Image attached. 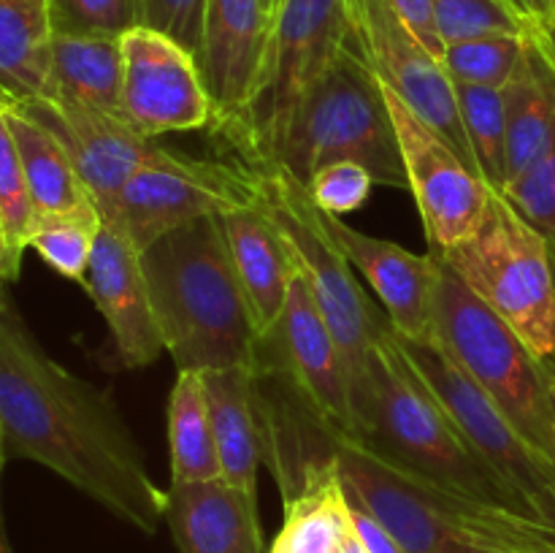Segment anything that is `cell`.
I'll return each mask as SVG.
<instances>
[{"mask_svg": "<svg viewBox=\"0 0 555 553\" xmlns=\"http://www.w3.org/2000/svg\"><path fill=\"white\" fill-rule=\"evenodd\" d=\"M0 445L5 461L47 466L144 535L166 520L168 491L112 396L47 356L9 298L0 301Z\"/></svg>", "mask_w": 555, "mask_h": 553, "instance_id": "6da1fadb", "label": "cell"}, {"mask_svg": "<svg viewBox=\"0 0 555 553\" xmlns=\"http://www.w3.org/2000/svg\"><path fill=\"white\" fill-rule=\"evenodd\" d=\"M345 491L361 502L404 553L469 548L480 553H555V526L469 499L406 470L366 437L325 432Z\"/></svg>", "mask_w": 555, "mask_h": 553, "instance_id": "7a4b0ae2", "label": "cell"}, {"mask_svg": "<svg viewBox=\"0 0 555 553\" xmlns=\"http://www.w3.org/2000/svg\"><path fill=\"white\" fill-rule=\"evenodd\" d=\"M166 352L182 369L255 366L258 329L220 217H201L141 249Z\"/></svg>", "mask_w": 555, "mask_h": 553, "instance_id": "3957f363", "label": "cell"}, {"mask_svg": "<svg viewBox=\"0 0 555 553\" xmlns=\"http://www.w3.org/2000/svg\"><path fill=\"white\" fill-rule=\"evenodd\" d=\"M352 412L358 437L372 439L406 470L469 499L542 520L466 442L431 390L401 358L390 325L369 352L366 380Z\"/></svg>", "mask_w": 555, "mask_h": 553, "instance_id": "277c9868", "label": "cell"}, {"mask_svg": "<svg viewBox=\"0 0 555 553\" xmlns=\"http://www.w3.org/2000/svg\"><path fill=\"white\" fill-rule=\"evenodd\" d=\"M350 160L385 188L410 190L385 85L345 43L298 103L271 168L307 184L328 163Z\"/></svg>", "mask_w": 555, "mask_h": 553, "instance_id": "5b68a950", "label": "cell"}, {"mask_svg": "<svg viewBox=\"0 0 555 553\" xmlns=\"http://www.w3.org/2000/svg\"><path fill=\"white\" fill-rule=\"evenodd\" d=\"M437 260L434 336L515 428L555 461L551 366L439 255Z\"/></svg>", "mask_w": 555, "mask_h": 553, "instance_id": "8992f818", "label": "cell"}, {"mask_svg": "<svg viewBox=\"0 0 555 553\" xmlns=\"http://www.w3.org/2000/svg\"><path fill=\"white\" fill-rule=\"evenodd\" d=\"M347 43L341 0H282L271 16L263 65L242 114L220 133L249 171L274 166L291 117Z\"/></svg>", "mask_w": 555, "mask_h": 553, "instance_id": "52a82bcc", "label": "cell"}, {"mask_svg": "<svg viewBox=\"0 0 555 553\" xmlns=\"http://www.w3.org/2000/svg\"><path fill=\"white\" fill-rule=\"evenodd\" d=\"M537 358H555V276L545 233L493 190L486 220L464 242L437 253Z\"/></svg>", "mask_w": 555, "mask_h": 553, "instance_id": "ba28073f", "label": "cell"}, {"mask_svg": "<svg viewBox=\"0 0 555 553\" xmlns=\"http://www.w3.org/2000/svg\"><path fill=\"white\" fill-rule=\"evenodd\" d=\"M255 177L260 184V204L291 242L314 304L334 331L336 345L345 358L350 399L356 404L366 380L369 352L390 325L388 314L379 312L366 298V291L352 274L356 271L352 263L325 231L307 184L291 177L285 168H266L255 171Z\"/></svg>", "mask_w": 555, "mask_h": 553, "instance_id": "9c48e42d", "label": "cell"}, {"mask_svg": "<svg viewBox=\"0 0 555 553\" xmlns=\"http://www.w3.org/2000/svg\"><path fill=\"white\" fill-rule=\"evenodd\" d=\"M393 342L475 453L502 475L542 520L555 526V461L551 455L534 448L515 428L491 396L439 345L437 336L404 339L393 331Z\"/></svg>", "mask_w": 555, "mask_h": 553, "instance_id": "30bf717a", "label": "cell"}, {"mask_svg": "<svg viewBox=\"0 0 555 553\" xmlns=\"http://www.w3.org/2000/svg\"><path fill=\"white\" fill-rule=\"evenodd\" d=\"M260 201V184L247 166L168 152L135 171L119 190L103 222L117 226L139 249L201 217H222Z\"/></svg>", "mask_w": 555, "mask_h": 553, "instance_id": "8fae6325", "label": "cell"}, {"mask_svg": "<svg viewBox=\"0 0 555 553\" xmlns=\"http://www.w3.org/2000/svg\"><path fill=\"white\" fill-rule=\"evenodd\" d=\"M341 9L347 22V43L361 54L374 76L417 117L439 130L475 168L455 103L453 79L444 70L442 57L417 38V33L396 14L388 0H341Z\"/></svg>", "mask_w": 555, "mask_h": 553, "instance_id": "7c38bea8", "label": "cell"}, {"mask_svg": "<svg viewBox=\"0 0 555 553\" xmlns=\"http://www.w3.org/2000/svg\"><path fill=\"white\" fill-rule=\"evenodd\" d=\"M255 366L274 374L323 432L356 434L345 358L301 269L293 276L280 320L258 342Z\"/></svg>", "mask_w": 555, "mask_h": 553, "instance_id": "4fadbf2b", "label": "cell"}, {"mask_svg": "<svg viewBox=\"0 0 555 553\" xmlns=\"http://www.w3.org/2000/svg\"><path fill=\"white\" fill-rule=\"evenodd\" d=\"M385 95L399 136L406 184L415 195L428 247L431 253H442L480 228L493 190L453 150V144L417 117L396 92L385 87Z\"/></svg>", "mask_w": 555, "mask_h": 553, "instance_id": "5bb4252c", "label": "cell"}, {"mask_svg": "<svg viewBox=\"0 0 555 553\" xmlns=\"http://www.w3.org/2000/svg\"><path fill=\"white\" fill-rule=\"evenodd\" d=\"M119 112L144 139L206 130L215 123L195 54L150 27H133L122 36Z\"/></svg>", "mask_w": 555, "mask_h": 553, "instance_id": "9a60e30c", "label": "cell"}, {"mask_svg": "<svg viewBox=\"0 0 555 553\" xmlns=\"http://www.w3.org/2000/svg\"><path fill=\"white\" fill-rule=\"evenodd\" d=\"M14 108L25 112L27 117L57 136V141L74 160L81 182L90 190L101 217L108 215L119 190L128 184L135 171L163 160L171 152L135 133L122 117H112V114L60 106V103L43 101V98L20 103Z\"/></svg>", "mask_w": 555, "mask_h": 553, "instance_id": "2e32d148", "label": "cell"}, {"mask_svg": "<svg viewBox=\"0 0 555 553\" xmlns=\"http://www.w3.org/2000/svg\"><path fill=\"white\" fill-rule=\"evenodd\" d=\"M81 287L106 320L119 363L125 369L157 363L166 345L152 307L141 249L122 228L103 222Z\"/></svg>", "mask_w": 555, "mask_h": 553, "instance_id": "e0dca14e", "label": "cell"}, {"mask_svg": "<svg viewBox=\"0 0 555 553\" xmlns=\"http://www.w3.org/2000/svg\"><path fill=\"white\" fill-rule=\"evenodd\" d=\"M325 231L345 253L352 269L361 271L383 301L390 329L404 339H428L434 334V296H437V255H417L388 239L369 236L347 226L345 217L320 209Z\"/></svg>", "mask_w": 555, "mask_h": 553, "instance_id": "ac0fdd59", "label": "cell"}, {"mask_svg": "<svg viewBox=\"0 0 555 553\" xmlns=\"http://www.w3.org/2000/svg\"><path fill=\"white\" fill-rule=\"evenodd\" d=\"M271 16L263 0H206L198 60L215 106L211 133L220 136L242 114L263 65Z\"/></svg>", "mask_w": 555, "mask_h": 553, "instance_id": "d6986e66", "label": "cell"}, {"mask_svg": "<svg viewBox=\"0 0 555 553\" xmlns=\"http://www.w3.org/2000/svg\"><path fill=\"white\" fill-rule=\"evenodd\" d=\"M166 524L179 553H263L258 497L225 477L171 483Z\"/></svg>", "mask_w": 555, "mask_h": 553, "instance_id": "ffe728a7", "label": "cell"}, {"mask_svg": "<svg viewBox=\"0 0 555 553\" xmlns=\"http://www.w3.org/2000/svg\"><path fill=\"white\" fill-rule=\"evenodd\" d=\"M220 222L255 329L263 339L285 309L287 291L298 271V258L282 228L260 201L247 209L222 215Z\"/></svg>", "mask_w": 555, "mask_h": 553, "instance_id": "44dd1931", "label": "cell"}, {"mask_svg": "<svg viewBox=\"0 0 555 553\" xmlns=\"http://www.w3.org/2000/svg\"><path fill=\"white\" fill-rule=\"evenodd\" d=\"M204 388L222 477L231 486L258 497V466L269 450L258 369H206Z\"/></svg>", "mask_w": 555, "mask_h": 553, "instance_id": "7402d4cb", "label": "cell"}, {"mask_svg": "<svg viewBox=\"0 0 555 553\" xmlns=\"http://www.w3.org/2000/svg\"><path fill=\"white\" fill-rule=\"evenodd\" d=\"M350 535V502L328 448L304 466L296 493L285 502V526L271 553H341Z\"/></svg>", "mask_w": 555, "mask_h": 553, "instance_id": "603a6c76", "label": "cell"}, {"mask_svg": "<svg viewBox=\"0 0 555 553\" xmlns=\"http://www.w3.org/2000/svg\"><path fill=\"white\" fill-rule=\"evenodd\" d=\"M122 38L54 36L43 101L122 117Z\"/></svg>", "mask_w": 555, "mask_h": 553, "instance_id": "cb8c5ba5", "label": "cell"}, {"mask_svg": "<svg viewBox=\"0 0 555 553\" xmlns=\"http://www.w3.org/2000/svg\"><path fill=\"white\" fill-rule=\"evenodd\" d=\"M507 108V184L534 166L555 139V65L537 38L526 36V52L513 79L502 87Z\"/></svg>", "mask_w": 555, "mask_h": 553, "instance_id": "d4e9b609", "label": "cell"}, {"mask_svg": "<svg viewBox=\"0 0 555 553\" xmlns=\"http://www.w3.org/2000/svg\"><path fill=\"white\" fill-rule=\"evenodd\" d=\"M52 38L47 0H0V98L9 106L43 95Z\"/></svg>", "mask_w": 555, "mask_h": 553, "instance_id": "484cf974", "label": "cell"}, {"mask_svg": "<svg viewBox=\"0 0 555 553\" xmlns=\"http://www.w3.org/2000/svg\"><path fill=\"white\" fill-rule=\"evenodd\" d=\"M5 119H9L16 152H20L38 217L65 215V211L95 204L90 190L81 182L79 171L74 168V160L52 130L14 106L5 108Z\"/></svg>", "mask_w": 555, "mask_h": 553, "instance_id": "4316f807", "label": "cell"}, {"mask_svg": "<svg viewBox=\"0 0 555 553\" xmlns=\"http://www.w3.org/2000/svg\"><path fill=\"white\" fill-rule=\"evenodd\" d=\"M166 417L171 483H201L222 477L209 404H206L204 372L198 369L177 372Z\"/></svg>", "mask_w": 555, "mask_h": 553, "instance_id": "83f0119b", "label": "cell"}, {"mask_svg": "<svg viewBox=\"0 0 555 553\" xmlns=\"http://www.w3.org/2000/svg\"><path fill=\"white\" fill-rule=\"evenodd\" d=\"M461 125L475 168L488 188L502 193L507 188V108L499 87L453 81Z\"/></svg>", "mask_w": 555, "mask_h": 553, "instance_id": "f1b7e54d", "label": "cell"}, {"mask_svg": "<svg viewBox=\"0 0 555 553\" xmlns=\"http://www.w3.org/2000/svg\"><path fill=\"white\" fill-rule=\"evenodd\" d=\"M101 228L103 217L95 204L65 215H43L33 228L30 249H36L49 269L81 285Z\"/></svg>", "mask_w": 555, "mask_h": 553, "instance_id": "f546056e", "label": "cell"}, {"mask_svg": "<svg viewBox=\"0 0 555 553\" xmlns=\"http://www.w3.org/2000/svg\"><path fill=\"white\" fill-rule=\"evenodd\" d=\"M526 36H480L448 43L442 49V65L453 81L502 90L524 57Z\"/></svg>", "mask_w": 555, "mask_h": 553, "instance_id": "4dcf8cb0", "label": "cell"}, {"mask_svg": "<svg viewBox=\"0 0 555 553\" xmlns=\"http://www.w3.org/2000/svg\"><path fill=\"white\" fill-rule=\"evenodd\" d=\"M0 220H3L5 228L11 263L20 271L25 249H30V236L38 222V209L33 204L25 168H22L20 152H16L5 112L0 114Z\"/></svg>", "mask_w": 555, "mask_h": 553, "instance_id": "1f68e13d", "label": "cell"}, {"mask_svg": "<svg viewBox=\"0 0 555 553\" xmlns=\"http://www.w3.org/2000/svg\"><path fill=\"white\" fill-rule=\"evenodd\" d=\"M431 9L442 47L480 36H526L537 25L507 0H431Z\"/></svg>", "mask_w": 555, "mask_h": 553, "instance_id": "d6a6232c", "label": "cell"}, {"mask_svg": "<svg viewBox=\"0 0 555 553\" xmlns=\"http://www.w3.org/2000/svg\"><path fill=\"white\" fill-rule=\"evenodd\" d=\"M54 36L122 38L139 27L135 0H47Z\"/></svg>", "mask_w": 555, "mask_h": 553, "instance_id": "836d02e7", "label": "cell"}, {"mask_svg": "<svg viewBox=\"0 0 555 553\" xmlns=\"http://www.w3.org/2000/svg\"><path fill=\"white\" fill-rule=\"evenodd\" d=\"M504 198L545 236H555V139L545 155L502 190Z\"/></svg>", "mask_w": 555, "mask_h": 553, "instance_id": "e575fe53", "label": "cell"}, {"mask_svg": "<svg viewBox=\"0 0 555 553\" xmlns=\"http://www.w3.org/2000/svg\"><path fill=\"white\" fill-rule=\"evenodd\" d=\"M374 184L377 182L366 168L350 160H339L314 171L307 182V190L318 209L345 217L366 204Z\"/></svg>", "mask_w": 555, "mask_h": 553, "instance_id": "d590c367", "label": "cell"}, {"mask_svg": "<svg viewBox=\"0 0 555 553\" xmlns=\"http://www.w3.org/2000/svg\"><path fill=\"white\" fill-rule=\"evenodd\" d=\"M204 9L206 0H135L139 27L163 33L193 54L201 47Z\"/></svg>", "mask_w": 555, "mask_h": 553, "instance_id": "8d00e7d4", "label": "cell"}, {"mask_svg": "<svg viewBox=\"0 0 555 553\" xmlns=\"http://www.w3.org/2000/svg\"><path fill=\"white\" fill-rule=\"evenodd\" d=\"M347 502H350L352 529H356L358 540H361V545L366 548V553H404L399 542H396V537L390 535V531L385 529V526L379 524V520L374 518L361 502H356L350 493H347Z\"/></svg>", "mask_w": 555, "mask_h": 553, "instance_id": "74e56055", "label": "cell"}, {"mask_svg": "<svg viewBox=\"0 0 555 553\" xmlns=\"http://www.w3.org/2000/svg\"><path fill=\"white\" fill-rule=\"evenodd\" d=\"M390 5L396 9V14L417 33L423 43L431 49L434 54L442 57V38L437 33V22H434V9H431V0H388Z\"/></svg>", "mask_w": 555, "mask_h": 553, "instance_id": "f35d334b", "label": "cell"}, {"mask_svg": "<svg viewBox=\"0 0 555 553\" xmlns=\"http://www.w3.org/2000/svg\"><path fill=\"white\" fill-rule=\"evenodd\" d=\"M531 36L537 38V43L542 47V52H545L547 60L555 65V22H547V25H534L531 27Z\"/></svg>", "mask_w": 555, "mask_h": 553, "instance_id": "ab89813d", "label": "cell"}, {"mask_svg": "<svg viewBox=\"0 0 555 553\" xmlns=\"http://www.w3.org/2000/svg\"><path fill=\"white\" fill-rule=\"evenodd\" d=\"M16 276H20V271H16L14 263H11L9 242H5V228H3V220H0V280L14 282Z\"/></svg>", "mask_w": 555, "mask_h": 553, "instance_id": "60d3db41", "label": "cell"}, {"mask_svg": "<svg viewBox=\"0 0 555 553\" xmlns=\"http://www.w3.org/2000/svg\"><path fill=\"white\" fill-rule=\"evenodd\" d=\"M531 9H534L537 25L555 22V0H531Z\"/></svg>", "mask_w": 555, "mask_h": 553, "instance_id": "b9f144b4", "label": "cell"}, {"mask_svg": "<svg viewBox=\"0 0 555 553\" xmlns=\"http://www.w3.org/2000/svg\"><path fill=\"white\" fill-rule=\"evenodd\" d=\"M509 5H513L515 11H518L520 16H526L529 22H537L534 20V9H531V0H507Z\"/></svg>", "mask_w": 555, "mask_h": 553, "instance_id": "7bdbcfd3", "label": "cell"}, {"mask_svg": "<svg viewBox=\"0 0 555 553\" xmlns=\"http://www.w3.org/2000/svg\"><path fill=\"white\" fill-rule=\"evenodd\" d=\"M0 553H14V548H11V542H9V535H5L3 510H0Z\"/></svg>", "mask_w": 555, "mask_h": 553, "instance_id": "ee69618b", "label": "cell"}, {"mask_svg": "<svg viewBox=\"0 0 555 553\" xmlns=\"http://www.w3.org/2000/svg\"><path fill=\"white\" fill-rule=\"evenodd\" d=\"M545 239H547V249H551V263H553V276H555V236H545ZM547 366H551L555 372V358L551 363H547Z\"/></svg>", "mask_w": 555, "mask_h": 553, "instance_id": "f6af8a7d", "label": "cell"}, {"mask_svg": "<svg viewBox=\"0 0 555 553\" xmlns=\"http://www.w3.org/2000/svg\"><path fill=\"white\" fill-rule=\"evenodd\" d=\"M280 3H282V0H263V5H266V11H269V16H274V11L280 9Z\"/></svg>", "mask_w": 555, "mask_h": 553, "instance_id": "bcb514c9", "label": "cell"}, {"mask_svg": "<svg viewBox=\"0 0 555 553\" xmlns=\"http://www.w3.org/2000/svg\"><path fill=\"white\" fill-rule=\"evenodd\" d=\"M439 553H480V551H469V548H444Z\"/></svg>", "mask_w": 555, "mask_h": 553, "instance_id": "7dc6e473", "label": "cell"}, {"mask_svg": "<svg viewBox=\"0 0 555 553\" xmlns=\"http://www.w3.org/2000/svg\"><path fill=\"white\" fill-rule=\"evenodd\" d=\"M551 396H553V426H555V372H553V383H551Z\"/></svg>", "mask_w": 555, "mask_h": 553, "instance_id": "c3c4849f", "label": "cell"}, {"mask_svg": "<svg viewBox=\"0 0 555 553\" xmlns=\"http://www.w3.org/2000/svg\"><path fill=\"white\" fill-rule=\"evenodd\" d=\"M3 464H5V455H3V445H0V470H3Z\"/></svg>", "mask_w": 555, "mask_h": 553, "instance_id": "681fc988", "label": "cell"}, {"mask_svg": "<svg viewBox=\"0 0 555 553\" xmlns=\"http://www.w3.org/2000/svg\"><path fill=\"white\" fill-rule=\"evenodd\" d=\"M5 108H9V103H5V101H3V98H0V114H3V112H5Z\"/></svg>", "mask_w": 555, "mask_h": 553, "instance_id": "f907efd6", "label": "cell"}, {"mask_svg": "<svg viewBox=\"0 0 555 553\" xmlns=\"http://www.w3.org/2000/svg\"><path fill=\"white\" fill-rule=\"evenodd\" d=\"M3 285H5V282L0 280V301H3V298H5V293H3Z\"/></svg>", "mask_w": 555, "mask_h": 553, "instance_id": "816d5d0a", "label": "cell"}]
</instances>
